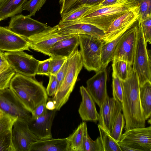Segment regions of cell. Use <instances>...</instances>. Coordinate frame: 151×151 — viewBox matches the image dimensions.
Instances as JSON below:
<instances>
[{"mask_svg":"<svg viewBox=\"0 0 151 151\" xmlns=\"http://www.w3.org/2000/svg\"><path fill=\"white\" fill-rule=\"evenodd\" d=\"M139 96L141 106L146 120L151 116V82H147L140 86Z\"/></svg>","mask_w":151,"mask_h":151,"instance_id":"cell-26","label":"cell"},{"mask_svg":"<svg viewBox=\"0 0 151 151\" xmlns=\"http://www.w3.org/2000/svg\"><path fill=\"white\" fill-rule=\"evenodd\" d=\"M49 73L55 75L67 58L50 57Z\"/></svg>","mask_w":151,"mask_h":151,"instance_id":"cell-38","label":"cell"},{"mask_svg":"<svg viewBox=\"0 0 151 151\" xmlns=\"http://www.w3.org/2000/svg\"><path fill=\"white\" fill-rule=\"evenodd\" d=\"M16 73L0 51V90L9 88L10 81Z\"/></svg>","mask_w":151,"mask_h":151,"instance_id":"cell-24","label":"cell"},{"mask_svg":"<svg viewBox=\"0 0 151 151\" xmlns=\"http://www.w3.org/2000/svg\"><path fill=\"white\" fill-rule=\"evenodd\" d=\"M9 88L31 114L39 105L47 101L48 99L43 82L37 81L34 77L16 73Z\"/></svg>","mask_w":151,"mask_h":151,"instance_id":"cell-2","label":"cell"},{"mask_svg":"<svg viewBox=\"0 0 151 151\" xmlns=\"http://www.w3.org/2000/svg\"><path fill=\"white\" fill-rule=\"evenodd\" d=\"M67 137L39 140L32 144L29 151H69Z\"/></svg>","mask_w":151,"mask_h":151,"instance_id":"cell-22","label":"cell"},{"mask_svg":"<svg viewBox=\"0 0 151 151\" xmlns=\"http://www.w3.org/2000/svg\"><path fill=\"white\" fill-rule=\"evenodd\" d=\"M112 77L113 97L118 99L122 103L123 100V92L121 81L113 72L112 73Z\"/></svg>","mask_w":151,"mask_h":151,"instance_id":"cell-33","label":"cell"},{"mask_svg":"<svg viewBox=\"0 0 151 151\" xmlns=\"http://www.w3.org/2000/svg\"><path fill=\"white\" fill-rule=\"evenodd\" d=\"M112 61V72L121 80L125 81L131 76L133 71L132 64L115 58H114Z\"/></svg>","mask_w":151,"mask_h":151,"instance_id":"cell-27","label":"cell"},{"mask_svg":"<svg viewBox=\"0 0 151 151\" xmlns=\"http://www.w3.org/2000/svg\"><path fill=\"white\" fill-rule=\"evenodd\" d=\"M57 111L49 110L45 115L35 119L31 118L27 123L29 129L40 140L52 138V127Z\"/></svg>","mask_w":151,"mask_h":151,"instance_id":"cell-19","label":"cell"},{"mask_svg":"<svg viewBox=\"0 0 151 151\" xmlns=\"http://www.w3.org/2000/svg\"><path fill=\"white\" fill-rule=\"evenodd\" d=\"M4 55L9 64L15 72L32 77L37 75L40 60L24 51L5 52Z\"/></svg>","mask_w":151,"mask_h":151,"instance_id":"cell-8","label":"cell"},{"mask_svg":"<svg viewBox=\"0 0 151 151\" xmlns=\"http://www.w3.org/2000/svg\"><path fill=\"white\" fill-rule=\"evenodd\" d=\"M54 27L57 32L61 34H85L103 40L105 37L104 31L88 23L73 22L59 23Z\"/></svg>","mask_w":151,"mask_h":151,"instance_id":"cell-16","label":"cell"},{"mask_svg":"<svg viewBox=\"0 0 151 151\" xmlns=\"http://www.w3.org/2000/svg\"><path fill=\"white\" fill-rule=\"evenodd\" d=\"M121 81L123 92L122 110L125 131L145 127L146 120L140 103V86L137 74L133 70L130 77Z\"/></svg>","mask_w":151,"mask_h":151,"instance_id":"cell-1","label":"cell"},{"mask_svg":"<svg viewBox=\"0 0 151 151\" xmlns=\"http://www.w3.org/2000/svg\"><path fill=\"white\" fill-rule=\"evenodd\" d=\"M78 35L83 66L88 71L96 72L102 68L101 50L103 40L88 35Z\"/></svg>","mask_w":151,"mask_h":151,"instance_id":"cell-6","label":"cell"},{"mask_svg":"<svg viewBox=\"0 0 151 151\" xmlns=\"http://www.w3.org/2000/svg\"><path fill=\"white\" fill-rule=\"evenodd\" d=\"M107 72L102 68L86 81V89L100 108L108 95L107 91Z\"/></svg>","mask_w":151,"mask_h":151,"instance_id":"cell-14","label":"cell"},{"mask_svg":"<svg viewBox=\"0 0 151 151\" xmlns=\"http://www.w3.org/2000/svg\"><path fill=\"white\" fill-rule=\"evenodd\" d=\"M69 57H68L67 58L64 64L56 75L58 83V89L61 85L67 73L69 66Z\"/></svg>","mask_w":151,"mask_h":151,"instance_id":"cell-41","label":"cell"},{"mask_svg":"<svg viewBox=\"0 0 151 151\" xmlns=\"http://www.w3.org/2000/svg\"><path fill=\"white\" fill-rule=\"evenodd\" d=\"M98 127L103 151H122L118 142L112 137L110 134L99 124H98Z\"/></svg>","mask_w":151,"mask_h":151,"instance_id":"cell-29","label":"cell"},{"mask_svg":"<svg viewBox=\"0 0 151 151\" xmlns=\"http://www.w3.org/2000/svg\"><path fill=\"white\" fill-rule=\"evenodd\" d=\"M47 101H45L39 105L35 109L32 114V118L36 119L42 116L48 112L46 107V104Z\"/></svg>","mask_w":151,"mask_h":151,"instance_id":"cell-42","label":"cell"},{"mask_svg":"<svg viewBox=\"0 0 151 151\" xmlns=\"http://www.w3.org/2000/svg\"><path fill=\"white\" fill-rule=\"evenodd\" d=\"M79 92L82 101L78 112L81 118L84 121L96 123L99 120V114L96 110L95 102L83 86L80 87Z\"/></svg>","mask_w":151,"mask_h":151,"instance_id":"cell-20","label":"cell"},{"mask_svg":"<svg viewBox=\"0 0 151 151\" xmlns=\"http://www.w3.org/2000/svg\"><path fill=\"white\" fill-rule=\"evenodd\" d=\"M83 151H103L99 137L92 140L88 135L87 127L83 136Z\"/></svg>","mask_w":151,"mask_h":151,"instance_id":"cell-31","label":"cell"},{"mask_svg":"<svg viewBox=\"0 0 151 151\" xmlns=\"http://www.w3.org/2000/svg\"><path fill=\"white\" fill-rule=\"evenodd\" d=\"M17 118L3 114L0 117V136L11 130L13 122Z\"/></svg>","mask_w":151,"mask_h":151,"instance_id":"cell-36","label":"cell"},{"mask_svg":"<svg viewBox=\"0 0 151 151\" xmlns=\"http://www.w3.org/2000/svg\"><path fill=\"white\" fill-rule=\"evenodd\" d=\"M2 114H1V115H0V117L2 115Z\"/></svg>","mask_w":151,"mask_h":151,"instance_id":"cell-50","label":"cell"},{"mask_svg":"<svg viewBox=\"0 0 151 151\" xmlns=\"http://www.w3.org/2000/svg\"><path fill=\"white\" fill-rule=\"evenodd\" d=\"M125 124V120L121 111L119 112L115 120L112 131L110 134L116 142H119Z\"/></svg>","mask_w":151,"mask_h":151,"instance_id":"cell-32","label":"cell"},{"mask_svg":"<svg viewBox=\"0 0 151 151\" xmlns=\"http://www.w3.org/2000/svg\"><path fill=\"white\" fill-rule=\"evenodd\" d=\"M68 67L64 78L52 100L55 109L60 110L68 101L74 87L78 76L83 66L80 51L77 49L69 57Z\"/></svg>","mask_w":151,"mask_h":151,"instance_id":"cell-3","label":"cell"},{"mask_svg":"<svg viewBox=\"0 0 151 151\" xmlns=\"http://www.w3.org/2000/svg\"><path fill=\"white\" fill-rule=\"evenodd\" d=\"M46 0H29L27 1L23 7V10L29 11L30 17L35 16V13L39 11L46 2Z\"/></svg>","mask_w":151,"mask_h":151,"instance_id":"cell-34","label":"cell"},{"mask_svg":"<svg viewBox=\"0 0 151 151\" xmlns=\"http://www.w3.org/2000/svg\"><path fill=\"white\" fill-rule=\"evenodd\" d=\"M27 0H0V21L22 13Z\"/></svg>","mask_w":151,"mask_h":151,"instance_id":"cell-23","label":"cell"},{"mask_svg":"<svg viewBox=\"0 0 151 151\" xmlns=\"http://www.w3.org/2000/svg\"><path fill=\"white\" fill-rule=\"evenodd\" d=\"M122 110L121 103L108 95L100 108L99 124L110 134L116 118Z\"/></svg>","mask_w":151,"mask_h":151,"instance_id":"cell-15","label":"cell"},{"mask_svg":"<svg viewBox=\"0 0 151 151\" xmlns=\"http://www.w3.org/2000/svg\"><path fill=\"white\" fill-rule=\"evenodd\" d=\"M88 0H77L73 5L69 12L82 5L85 4Z\"/></svg>","mask_w":151,"mask_h":151,"instance_id":"cell-46","label":"cell"},{"mask_svg":"<svg viewBox=\"0 0 151 151\" xmlns=\"http://www.w3.org/2000/svg\"><path fill=\"white\" fill-rule=\"evenodd\" d=\"M133 8L126 6L124 2L97 9L91 7L81 18L73 22L92 24L105 33L114 20Z\"/></svg>","mask_w":151,"mask_h":151,"instance_id":"cell-4","label":"cell"},{"mask_svg":"<svg viewBox=\"0 0 151 151\" xmlns=\"http://www.w3.org/2000/svg\"><path fill=\"white\" fill-rule=\"evenodd\" d=\"M138 26L132 67L133 71L137 74L141 86L147 82H151V51L147 49V43L138 23Z\"/></svg>","mask_w":151,"mask_h":151,"instance_id":"cell-5","label":"cell"},{"mask_svg":"<svg viewBox=\"0 0 151 151\" xmlns=\"http://www.w3.org/2000/svg\"><path fill=\"white\" fill-rule=\"evenodd\" d=\"M46 107L48 110H53L55 109V105L52 100H49L47 102Z\"/></svg>","mask_w":151,"mask_h":151,"instance_id":"cell-47","label":"cell"},{"mask_svg":"<svg viewBox=\"0 0 151 151\" xmlns=\"http://www.w3.org/2000/svg\"><path fill=\"white\" fill-rule=\"evenodd\" d=\"M29 49L28 42L25 39L14 32L7 27L0 26V51H30Z\"/></svg>","mask_w":151,"mask_h":151,"instance_id":"cell-18","label":"cell"},{"mask_svg":"<svg viewBox=\"0 0 151 151\" xmlns=\"http://www.w3.org/2000/svg\"><path fill=\"white\" fill-rule=\"evenodd\" d=\"M124 4L129 8H139L137 20H143L151 17V0H124Z\"/></svg>","mask_w":151,"mask_h":151,"instance_id":"cell-28","label":"cell"},{"mask_svg":"<svg viewBox=\"0 0 151 151\" xmlns=\"http://www.w3.org/2000/svg\"><path fill=\"white\" fill-rule=\"evenodd\" d=\"M118 145L122 151H140L142 150L132 145L118 142Z\"/></svg>","mask_w":151,"mask_h":151,"instance_id":"cell-45","label":"cell"},{"mask_svg":"<svg viewBox=\"0 0 151 151\" xmlns=\"http://www.w3.org/2000/svg\"><path fill=\"white\" fill-rule=\"evenodd\" d=\"M49 77V82L46 89L48 96L53 97L58 89V83L55 75H50Z\"/></svg>","mask_w":151,"mask_h":151,"instance_id":"cell-40","label":"cell"},{"mask_svg":"<svg viewBox=\"0 0 151 151\" xmlns=\"http://www.w3.org/2000/svg\"><path fill=\"white\" fill-rule=\"evenodd\" d=\"M151 17L143 20H137L142 30L144 38L147 43H151Z\"/></svg>","mask_w":151,"mask_h":151,"instance_id":"cell-37","label":"cell"},{"mask_svg":"<svg viewBox=\"0 0 151 151\" xmlns=\"http://www.w3.org/2000/svg\"><path fill=\"white\" fill-rule=\"evenodd\" d=\"M2 114V112L0 110V115Z\"/></svg>","mask_w":151,"mask_h":151,"instance_id":"cell-49","label":"cell"},{"mask_svg":"<svg viewBox=\"0 0 151 151\" xmlns=\"http://www.w3.org/2000/svg\"><path fill=\"white\" fill-rule=\"evenodd\" d=\"M138 29L137 20L126 31L119 40L114 53L115 58L132 64Z\"/></svg>","mask_w":151,"mask_h":151,"instance_id":"cell-11","label":"cell"},{"mask_svg":"<svg viewBox=\"0 0 151 151\" xmlns=\"http://www.w3.org/2000/svg\"><path fill=\"white\" fill-rule=\"evenodd\" d=\"M86 4L82 5L63 15L60 23L68 22L78 20L91 7Z\"/></svg>","mask_w":151,"mask_h":151,"instance_id":"cell-30","label":"cell"},{"mask_svg":"<svg viewBox=\"0 0 151 151\" xmlns=\"http://www.w3.org/2000/svg\"><path fill=\"white\" fill-rule=\"evenodd\" d=\"M124 2V0H104L98 4L92 6L91 8L93 9H97L116 4L122 3Z\"/></svg>","mask_w":151,"mask_h":151,"instance_id":"cell-44","label":"cell"},{"mask_svg":"<svg viewBox=\"0 0 151 151\" xmlns=\"http://www.w3.org/2000/svg\"><path fill=\"white\" fill-rule=\"evenodd\" d=\"M50 58L42 61H39L37 71V75L50 76L49 73L50 63Z\"/></svg>","mask_w":151,"mask_h":151,"instance_id":"cell-39","label":"cell"},{"mask_svg":"<svg viewBox=\"0 0 151 151\" xmlns=\"http://www.w3.org/2000/svg\"><path fill=\"white\" fill-rule=\"evenodd\" d=\"M11 132L15 151H29L31 145L40 140L29 129L27 122L19 119L13 122Z\"/></svg>","mask_w":151,"mask_h":151,"instance_id":"cell-10","label":"cell"},{"mask_svg":"<svg viewBox=\"0 0 151 151\" xmlns=\"http://www.w3.org/2000/svg\"><path fill=\"white\" fill-rule=\"evenodd\" d=\"M0 110L3 114L27 123L32 117L31 113L17 99L9 88L0 90Z\"/></svg>","mask_w":151,"mask_h":151,"instance_id":"cell-9","label":"cell"},{"mask_svg":"<svg viewBox=\"0 0 151 151\" xmlns=\"http://www.w3.org/2000/svg\"><path fill=\"white\" fill-rule=\"evenodd\" d=\"M87 127L86 122H81L67 137L69 145V151H83V141L86 129Z\"/></svg>","mask_w":151,"mask_h":151,"instance_id":"cell-25","label":"cell"},{"mask_svg":"<svg viewBox=\"0 0 151 151\" xmlns=\"http://www.w3.org/2000/svg\"><path fill=\"white\" fill-rule=\"evenodd\" d=\"M0 151H15L12 141L11 130L0 136Z\"/></svg>","mask_w":151,"mask_h":151,"instance_id":"cell-35","label":"cell"},{"mask_svg":"<svg viewBox=\"0 0 151 151\" xmlns=\"http://www.w3.org/2000/svg\"><path fill=\"white\" fill-rule=\"evenodd\" d=\"M79 45L78 35H72L55 43L48 50L50 57L68 58L78 49Z\"/></svg>","mask_w":151,"mask_h":151,"instance_id":"cell-21","label":"cell"},{"mask_svg":"<svg viewBox=\"0 0 151 151\" xmlns=\"http://www.w3.org/2000/svg\"><path fill=\"white\" fill-rule=\"evenodd\" d=\"M104 0H88L85 4L92 6L98 4Z\"/></svg>","mask_w":151,"mask_h":151,"instance_id":"cell-48","label":"cell"},{"mask_svg":"<svg viewBox=\"0 0 151 151\" xmlns=\"http://www.w3.org/2000/svg\"><path fill=\"white\" fill-rule=\"evenodd\" d=\"M139 8L134 7L114 20L106 32L104 43L110 42L131 27L137 20Z\"/></svg>","mask_w":151,"mask_h":151,"instance_id":"cell-13","label":"cell"},{"mask_svg":"<svg viewBox=\"0 0 151 151\" xmlns=\"http://www.w3.org/2000/svg\"><path fill=\"white\" fill-rule=\"evenodd\" d=\"M119 142L133 145L142 151H151V127L125 131Z\"/></svg>","mask_w":151,"mask_h":151,"instance_id":"cell-17","label":"cell"},{"mask_svg":"<svg viewBox=\"0 0 151 151\" xmlns=\"http://www.w3.org/2000/svg\"><path fill=\"white\" fill-rule=\"evenodd\" d=\"M77 0H59L61 5L60 14L62 17L69 12L70 8Z\"/></svg>","mask_w":151,"mask_h":151,"instance_id":"cell-43","label":"cell"},{"mask_svg":"<svg viewBox=\"0 0 151 151\" xmlns=\"http://www.w3.org/2000/svg\"><path fill=\"white\" fill-rule=\"evenodd\" d=\"M29 15L17 14L11 17L7 27L26 40L52 27L32 19Z\"/></svg>","mask_w":151,"mask_h":151,"instance_id":"cell-7","label":"cell"},{"mask_svg":"<svg viewBox=\"0 0 151 151\" xmlns=\"http://www.w3.org/2000/svg\"><path fill=\"white\" fill-rule=\"evenodd\" d=\"M72 35L59 34L53 27L27 40L29 48L47 55L48 50L55 43Z\"/></svg>","mask_w":151,"mask_h":151,"instance_id":"cell-12","label":"cell"}]
</instances>
